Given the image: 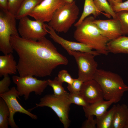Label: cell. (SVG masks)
<instances>
[{"label": "cell", "instance_id": "obj_23", "mask_svg": "<svg viewBox=\"0 0 128 128\" xmlns=\"http://www.w3.org/2000/svg\"><path fill=\"white\" fill-rule=\"evenodd\" d=\"M10 113L4 101L0 98V128H7L9 125V119Z\"/></svg>", "mask_w": 128, "mask_h": 128}, {"label": "cell", "instance_id": "obj_21", "mask_svg": "<svg viewBox=\"0 0 128 128\" xmlns=\"http://www.w3.org/2000/svg\"><path fill=\"white\" fill-rule=\"evenodd\" d=\"M43 0H24L15 16L16 19L28 15Z\"/></svg>", "mask_w": 128, "mask_h": 128}, {"label": "cell", "instance_id": "obj_30", "mask_svg": "<svg viewBox=\"0 0 128 128\" xmlns=\"http://www.w3.org/2000/svg\"><path fill=\"white\" fill-rule=\"evenodd\" d=\"M11 83V79L8 75L4 76L3 79L0 81V94L7 92L10 90L9 87Z\"/></svg>", "mask_w": 128, "mask_h": 128}, {"label": "cell", "instance_id": "obj_22", "mask_svg": "<svg viewBox=\"0 0 128 128\" xmlns=\"http://www.w3.org/2000/svg\"><path fill=\"white\" fill-rule=\"evenodd\" d=\"M98 9L106 16L109 18H117L116 13L113 10L111 6L107 0H94Z\"/></svg>", "mask_w": 128, "mask_h": 128}, {"label": "cell", "instance_id": "obj_16", "mask_svg": "<svg viewBox=\"0 0 128 128\" xmlns=\"http://www.w3.org/2000/svg\"><path fill=\"white\" fill-rule=\"evenodd\" d=\"M113 103H114L113 100L105 101L103 99L90 104L87 107H83L85 116L87 118L91 115L99 116L107 111Z\"/></svg>", "mask_w": 128, "mask_h": 128}, {"label": "cell", "instance_id": "obj_19", "mask_svg": "<svg viewBox=\"0 0 128 128\" xmlns=\"http://www.w3.org/2000/svg\"><path fill=\"white\" fill-rule=\"evenodd\" d=\"M101 13L103 14L98 9L94 0H85L82 13L78 20L74 24V26L76 27L80 24L86 18L91 14H92L95 18Z\"/></svg>", "mask_w": 128, "mask_h": 128}, {"label": "cell", "instance_id": "obj_26", "mask_svg": "<svg viewBox=\"0 0 128 128\" xmlns=\"http://www.w3.org/2000/svg\"><path fill=\"white\" fill-rule=\"evenodd\" d=\"M69 99L71 104H74L83 107H87L90 105L80 92L70 93Z\"/></svg>", "mask_w": 128, "mask_h": 128}, {"label": "cell", "instance_id": "obj_25", "mask_svg": "<svg viewBox=\"0 0 128 128\" xmlns=\"http://www.w3.org/2000/svg\"><path fill=\"white\" fill-rule=\"evenodd\" d=\"M116 14L120 23L122 35H128V11H120L116 13Z\"/></svg>", "mask_w": 128, "mask_h": 128}, {"label": "cell", "instance_id": "obj_31", "mask_svg": "<svg viewBox=\"0 0 128 128\" xmlns=\"http://www.w3.org/2000/svg\"><path fill=\"white\" fill-rule=\"evenodd\" d=\"M111 6L116 13L122 11H128V0L123 2L115 3Z\"/></svg>", "mask_w": 128, "mask_h": 128}, {"label": "cell", "instance_id": "obj_28", "mask_svg": "<svg viewBox=\"0 0 128 128\" xmlns=\"http://www.w3.org/2000/svg\"><path fill=\"white\" fill-rule=\"evenodd\" d=\"M57 77L60 82L62 83L65 82L67 83L68 84H72L74 79L67 70L64 69L59 72Z\"/></svg>", "mask_w": 128, "mask_h": 128}, {"label": "cell", "instance_id": "obj_27", "mask_svg": "<svg viewBox=\"0 0 128 128\" xmlns=\"http://www.w3.org/2000/svg\"><path fill=\"white\" fill-rule=\"evenodd\" d=\"M24 0H8V11L15 16Z\"/></svg>", "mask_w": 128, "mask_h": 128}, {"label": "cell", "instance_id": "obj_10", "mask_svg": "<svg viewBox=\"0 0 128 128\" xmlns=\"http://www.w3.org/2000/svg\"><path fill=\"white\" fill-rule=\"evenodd\" d=\"M19 93L15 87H11L8 91L0 94V97L6 103L9 110L10 115L9 119V125L12 128H17L14 119V116L17 112L24 114L29 116L32 119H37V116L24 109L20 104L17 99L19 98Z\"/></svg>", "mask_w": 128, "mask_h": 128}, {"label": "cell", "instance_id": "obj_15", "mask_svg": "<svg viewBox=\"0 0 128 128\" xmlns=\"http://www.w3.org/2000/svg\"><path fill=\"white\" fill-rule=\"evenodd\" d=\"M111 128H128V107L125 104H118Z\"/></svg>", "mask_w": 128, "mask_h": 128}, {"label": "cell", "instance_id": "obj_6", "mask_svg": "<svg viewBox=\"0 0 128 128\" xmlns=\"http://www.w3.org/2000/svg\"><path fill=\"white\" fill-rule=\"evenodd\" d=\"M15 16L7 10L0 9V50L4 55L13 52L11 36H19Z\"/></svg>", "mask_w": 128, "mask_h": 128}, {"label": "cell", "instance_id": "obj_1", "mask_svg": "<svg viewBox=\"0 0 128 128\" xmlns=\"http://www.w3.org/2000/svg\"><path fill=\"white\" fill-rule=\"evenodd\" d=\"M10 41L19 57L17 69L20 77L50 76L57 66L68 64L67 58L45 37L35 41L13 36Z\"/></svg>", "mask_w": 128, "mask_h": 128}, {"label": "cell", "instance_id": "obj_34", "mask_svg": "<svg viewBox=\"0 0 128 128\" xmlns=\"http://www.w3.org/2000/svg\"><path fill=\"white\" fill-rule=\"evenodd\" d=\"M111 6L116 3L122 2V0H107Z\"/></svg>", "mask_w": 128, "mask_h": 128}, {"label": "cell", "instance_id": "obj_13", "mask_svg": "<svg viewBox=\"0 0 128 128\" xmlns=\"http://www.w3.org/2000/svg\"><path fill=\"white\" fill-rule=\"evenodd\" d=\"M94 22L102 34L109 41L122 35L120 22L117 18L107 20H96Z\"/></svg>", "mask_w": 128, "mask_h": 128}, {"label": "cell", "instance_id": "obj_35", "mask_svg": "<svg viewBox=\"0 0 128 128\" xmlns=\"http://www.w3.org/2000/svg\"><path fill=\"white\" fill-rule=\"evenodd\" d=\"M65 3H70L74 1V0H64Z\"/></svg>", "mask_w": 128, "mask_h": 128}, {"label": "cell", "instance_id": "obj_32", "mask_svg": "<svg viewBox=\"0 0 128 128\" xmlns=\"http://www.w3.org/2000/svg\"><path fill=\"white\" fill-rule=\"evenodd\" d=\"M94 116H89L87 119L82 123L81 127L82 128H96V119H94Z\"/></svg>", "mask_w": 128, "mask_h": 128}, {"label": "cell", "instance_id": "obj_2", "mask_svg": "<svg viewBox=\"0 0 128 128\" xmlns=\"http://www.w3.org/2000/svg\"><path fill=\"white\" fill-rule=\"evenodd\" d=\"M95 17L92 16L86 18L76 27L73 34L75 39L94 49L100 54L108 55L107 45L109 40L102 33L94 22Z\"/></svg>", "mask_w": 128, "mask_h": 128}, {"label": "cell", "instance_id": "obj_33", "mask_svg": "<svg viewBox=\"0 0 128 128\" xmlns=\"http://www.w3.org/2000/svg\"><path fill=\"white\" fill-rule=\"evenodd\" d=\"M8 0H0V9L8 10Z\"/></svg>", "mask_w": 128, "mask_h": 128}, {"label": "cell", "instance_id": "obj_3", "mask_svg": "<svg viewBox=\"0 0 128 128\" xmlns=\"http://www.w3.org/2000/svg\"><path fill=\"white\" fill-rule=\"evenodd\" d=\"M93 79L99 84L106 100H113L114 103L119 102L124 93L128 91L121 77L117 74L110 71L97 69Z\"/></svg>", "mask_w": 128, "mask_h": 128}, {"label": "cell", "instance_id": "obj_11", "mask_svg": "<svg viewBox=\"0 0 128 128\" xmlns=\"http://www.w3.org/2000/svg\"><path fill=\"white\" fill-rule=\"evenodd\" d=\"M65 3L64 0H43L28 15L36 20L49 22L55 11Z\"/></svg>", "mask_w": 128, "mask_h": 128}, {"label": "cell", "instance_id": "obj_29", "mask_svg": "<svg viewBox=\"0 0 128 128\" xmlns=\"http://www.w3.org/2000/svg\"><path fill=\"white\" fill-rule=\"evenodd\" d=\"M83 83L82 81L78 78H74L72 83L71 84H68L67 88L70 93H80Z\"/></svg>", "mask_w": 128, "mask_h": 128}, {"label": "cell", "instance_id": "obj_24", "mask_svg": "<svg viewBox=\"0 0 128 128\" xmlns=\"http://www.w3.org/2000/svg\"><path fill=\"white\" fill-rule=\"evenodd\" d=\"M47 81L48 85L52 88L54 94L55 96H60L66 95L68 93L65 90L62 86V83L59 80L57 77H55L53 80L48 79Z\"/></svg>", "mask_w": 128, "mask_h": 128}, {"label": "cell", "instance_id": "obj_18", "mask_svg": "<svg viewBox=\"0 0 128 128\" xmlns=\"http://www.w3.org/2000/svg\"><path fill=\"white\" fill-rule=\"evenodd\" d=\"M109 52L114 54H128V37L122 35L109 41L107 45Z\"/></svg>", "mask_w": 128, "mask_h": 128}, {"label": "cell", "instance_id": "obj_9", "mask_svg": "<svg viewBox=\"0 0 128 128\" xmlns=\"http://www.w3.org/2000/svg\"><path fill=\"white\" fill-rule=\"evenodd\" d=\"M44 24L39 21L32 20L26 16L19 19L18 32L23 38L38 41L48 33L45 28Z\"/></svg>", "mask_w": 128, "mask_h": 128}, {"label": "cell", "instance_id": "obj_8", "mask_svg": "<svg viewBox=\"0 0 128 128\" xmlns=\"http://www.w3.org/2000/svg\"><path fill=\"white\" fill-rule=\"evenodd\" d=\"M12 79L17 86L19 96H23L25 100L29 98L30 93L32 92L36 95H41L48 85L47 80H39L33 76L21 77L14 75Z\"/></svg>", "mask_w": 128, "mask_h": 128}, {"label": "cell", "instance_id": "obj_20", "mask_svg": "<svg viewBox=\"0 0 128 128\" xmlns=\"http://www.w3.org/2000/svg\"><path fill=\"white\" fill-rule=\"evenodd\" d=\"M116 106V105H113L110 110L96 117V128H111Z\"/></svg>", "mask_w": 128, "mask_h": 128}, {"label": "cell", "instance_id": "obj_7", "mask_svg": "<svg viewBox=\"0 0 128 128\" xmlns=\"http://www.w3.org/2000/svg\"><path fill=\"white\" fill-rule=\"evenodd\" d=\"M69 55L73 56L78 68V78L83 82L93 79L98 69V64L95 61V56L90 53L76 51H70Z\"/></svg>", "mask_w": 128, "mask_h": 128}, {"label": "cell", "instance_id": "obj_4", "mask_svg": "<svg viewBox=\"0 0 128 128\" xmlns=\"http://www.w3.org/2000/svg\"><path fill=\"white\" fill-rule=\"evenodd\" d=\"M79 11L75 1L65 3L55 11L48 25L56 32L66 33L75 23Z\"/></svg>", "mask_w": 128, "mask_h": 128}, {"label": "cell", "instance_id": "obj_5", "mask_svg": "<svg viewBox=\"0 0 128 128\" xmlns=\"http://www.w3.org/2000/svg\"><path fill=\"white\" fill-rule=\"evenodd\" d=\"M69 93L57 96L53 94H47L40 99L39 102L36 103V106L30 109V111L36 108L46 106L50 108L56 114L64 128L69 126L70 120L69 118L70 110Z\"/></svg>", "mask_w": 128, "mask_h": 128}, {"label": "cell", "instance_id": "obj_14", "mask_svg": "<svg viewBox=\"0 0 128 128\" xmlns=\"http://www.w3.org/2000/svg\"><path fill=\"white\" fill-rule=\"evenodd\" d=\"M80 93L90 104L104 99L102 90L94 79L83 82Z\"/></svg>", "mask_w": 128, "mask_h": 128}, {"label": "cell", "instance_id": "obj_12", "mask_svg": "<svg viewBox=\"0 0 128 128\" xmlns=\"http://www.w3.org/2000/svg\"><path fill=\"white\" fill-rule=\"evenodd\" d=\"M44 26L46 31L49 34L50 37L54 41L60 45L68 52L70 51H79L90 53L95 56L100 55L96 50H92L91 48L85 44L68 41L59 36L48 24L45 23Z\"/></svg>", "mask_w": 128, "mask_h": 128}, {"label": "cell", "instance_id": "obj_17", "mask_svg": "<svg viewBox=\"0 0 128 128\" xmlns=\"http://www.w3.org/2000/svg\"><path fill=\"white\" fill-rule=\"evenodd\" d=\"M17 64L12 53L0 56V76L16 74Z\"/></svg>", "mask_w": 128, "mask_h": 128}]
</instances>
